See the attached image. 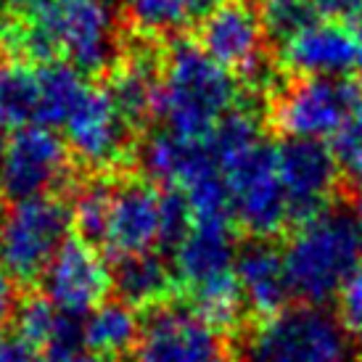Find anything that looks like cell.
Masks as SVG:
<instances>
[{
	"label": "cell",
	"instance_id": "obj_1",
	"mask_svg": "<svg viewBox=\"0 0 362 362\" xmlns=\"http://www.w3.org/2000/svg\"><path fill=\"white\" fill-rule=\"evenodd\" d=\"M0 40L16 59L66 61L82 74H101L119 59V21L109 0H40L6 21Z\"/></svg>",
	"mask_w": 362,
	"mask_h": 362
},
{
	"label": "cell",
	"instance_id": "obj_2",
	"mask_svg": "<svg viewBox=\"0 0 362 362\" xmlns=\"http://www.w3.org/2000/svg\"><path fill=\"white\" fill-rule=\"evenodd\" d=\"M228 191L230 220L254 238L270 241L293 225L283 188L275 143L262 132L257 117L233 111L209 135Z\"/></svg>",
	"mask_w": 362,
	"mask_h": 362
},
{
	"label": "cell",
	"instance_id": "obj_3",
	"mask_svg": "<svg viewBox=\"0 0 362 362\" xmlns=\"http://www.w3.org/2000/svg\"><path fill=\"white\" fill-rule=\"evenodd\" d=\"M241 85L196 40H175L161 56L159 93L153 117L161 130L185 138H209L222 122L238 111Z\"/></svg>",
	"mask_w": 362,
	"mask_h": 362
},
{
	"label": "cell",
	"instance_id": "obj_4",
	"mask_svg": "<svg viewBox=\"0 0 362 362\" xmlns=\"http://www.w3.org/2000/svg\"><path fill=\"white\" fill-rule=\"evenodd\" d=\"M291 291L304 304H325L362 264L360 217L325 209L293 228L283 246Z\"/></svg>",
	"mask_w": 362,
	"mask_h": 362
},
{
	"label": "cell",
	"instance_id": "obj_5",
	"mask_svg": "<svg viewBox=\"0 0 362 362\" xmlns=\"http://www.w3.org/2000/svg\"><path fill=\"white\" fill-rule=\"evenodd\" d=\"M238 246L230 220H193L172 249L175 281L191 296V307L214 328H230L243 315L235 278Z\"/></svg>",
	"mask_w": 362,
	"mask_h": 362
},
{
	"label": "cell",
	"instance_id": "obj_6",
	"mask_svg": "<svg viewBox=\"0 0 362 362\" xmlns=\"http://www.w3.org/2000/svg\"><path fill=\"white\" fill-rule=\"evenodd\" d=\"M191 222V206L177 191L153 180H111L109 214L98 249L117 259L159 254L175 249Z\"/></svg>",
	"mask_w": 362,
	"mask_h": 362
},
{
	"label": "cell",
	"instance_id": "obj_7",
	"mask_svg": "<svg viewBox=\"0 0 362 362\" xmlns=\"http://www.w3.org/2000/svg\"><path fill=\"white\" fill-rule=\"evenodd\" d=\"M241 362H357V349L336 315L320 304H299L254 322Z\"/></svg>",
	"mask_w": 362,
	"mask_h": 362
},
{
	"label": "cell",
	"instance_id": "obj_8",
	"mask_svg": "<svg viewBox=\"0 0 362 362\" xmlns=\"http://www.w3.org/2000/svg\"><path fill=\"white\" fill-rule=\"evenodd\" d=\"M267 37L264 8L254 0H220L196 21L199 48L257 88L267 82Z\"/></svg>",
	"mask_w": 362,
	"mask_h": 362
},
{
	"label": "cell",
	"instance_id": "obj_9",
	"mask_svg": "<svg viewBox=\"0 0 362 362\" xmlns=\"http://www.w3.org/2000/svg\"><path fill=\"white\" fill-rule=\"evenodd\" d=\"M71 228V206L61 196L16 202L0 233V264L16 283L40 281Z\"/></svg>",
	"mask_w": 362,
	"mask_h": 362
},
{
	"label": "cell",
	"instance_id": "obj_10",
	"mask_svg": "<svg viewBox=\"0 0 362 362\" xmlns=\"http://www.w3.org/2000/svg\"><path fill=\"white\" fill-rule=\"evenodd\" d=\"M360 106V93L344 77H296L275 93L270 119L283 138L333 141Z\"/></svg>",
	"mask_w": 362,
	"mask_h": 362
},
{
	"label": "cell",
	"instance_id": "obj_11",
	"mask_svg": "<svg viewBox=\"0 0 362 362\" xmlns=\"http://www.w3.org/2000/svg\"><path fill=\"white\" fill-rule=\"evenodd\" d=\"M71 153L64 138L48 127H21L6 138L0 153V196L27 202L37 196H59L69 182Z\"/></svg>",
	"mask_w": 362,
	"mask_h": 362
},
{
	"label": "cell",
	"instance_id": "obj_12",
	"mask_svg": "<svg viewBox=\"0 0 362 362\" xmlns=\"http://www.w3.org/2000/svg\"><path fill=\"white\" fill-rule=\"evenodd\" d=\"M135 362H228V349L209 320L193 307L159 304L143 320Z\"/></svg>",
	"mask_w": 362,
	"mask_h": 362
},
{
	"label": "cell",
	"instance_id": "obj_13",
	"mask_svg": "<svg viewBox=\"0 0 362 362\" xmlns=\"http://www.w3.org/2000/svg\"><path fill=\"white\" fill-rule=\"evenodd\" d=\"M61 132L69 153L88 170H114L132 151V122L111 101L106 88L90 85Z\"/></svg>",
	"mask_w": 362,
	"mask_h": 362
},
{
	"label": "cell",
	"instance_id": "obj_14",
	"mask_svg": "<svg viewBox=\"0 0 362 362\" xmlns=\"http://www.w3.org/2000/svg\"><path fill=\"white\" fill-rule=\"evenodd\" d=\"M42 296L71 317H85L98 304L106 302L111 286V272L106 267L98 246L82 241H66L51 264L42 272Z\"/></svg>",
	"mask_w": 362,
	"mask_h": 362
},
{
	"label": "cell",
	"instance_id": "obj_15",
	"mask_svg": "<svg viewBox=\"0 0 362 362\" xmlns=\"http://www.w3.org/2000/svg\"><path fill=\"white\" fill-rule=\"evenodd\" d=\"M275 156H278V170L288 196L293 225L331 209L339 177H341L333 148H325L317 141L283 138L281 143H275Z\"/></svg>",
	"mask_w": 362,
	"mask_h": 362
},
{
	"label": "cell",
	"instance_id": "obj_16",
	"mask_svg": "<svg viewBox=\"0 0 362 362\" xmlns=\"http://www.w3.org/2000/svg\"><path fill=\"white\" fill-rule=\"evenodd\" d=\"M357 30L344 19L315 16L281 37L278 61L296 77H344L357 66Z\"/></svg>",
	"mask_w": 362,
	"mask_h": 362
},
{
	"label": "cell",
	"instance_id": "obj_17",
	"mask_svg": "<svg viewBox=\"0 0 362 362\" xmlns=\"http://www.w3.org/2000/svg\"><path fill=\"white\" fill-rule=\"evenodd\" d=\"M235 278L243 296V307L259 317H270L275 312L286 310L293 296L283 252L262 238H254L252 243L238 249Z\"/></svg>",
	"mask_w": 362,
	"mask_h": 362
},
{
	"label": "cell",
	"instance_id": "obj_18",
	"mask_svg": "<svg viewBox=\"0 0 362 362\" xmlns=\"http://www.w3.org/2000/svg\"><path fill=\"white\" fill-rule=\"evenodd\" d=\"M16 336L45 362H69L82 354V317L53 307L45 296H27L16 304Z\"/></svg>",
	"mask_w": 362,
	"mask_h": 362
},
{
	"label": "cell",
	"instance_id": "obj_19",
	"mask_svg": "<svg viewBox=\"0 0 362 362\" xmlns=\"http://www.w3.org/2000/svg\"><path fill=\"white\" fill-rule=\"evenodd\" d=\"M161 59L148 51H132L111 64L106 77V93L119 111L132 122H146L156 111V93H159Z\"/></svg>",
	"mask_w": 362,
	"mask_h": 362
},
{
	"label": "cell",
	"instance_id": "obj_20",
	"mask_svg": "<svg viewBox=\"0 0 362 362\" xmlns=\"http://www.w3.org/2000/svg\"><path fill=\"white\" fill-rule=\"evenodd\" d=\"M42 85L40 64L27 59H0V127H40Z\"/></svg>",
	"mask_w": 362,
	"mask_h": 362
},
{
	"label": "cell",
	"instance_id": "obj_21",
	"mask_svg": "<svg viewBox=\"0 0 362 362\" xmlns=\"http://www.w3.org/2000/svg\"><path fill=\"white\" fill-rule=\"evenodd\" d=\"M141 328L143 322L135 307L124 304L122 299L119 302L106 299L82 317V344L90 354L114 362L135 349Z\"/></svg>",
	"mask_w": 362,
	"mask_h": 362
},
{
	"label": "cell",
	"instance_id": "obj_22",
	"mask_svg": "<svg viewBox=\"0 0 362 362\" xmlns=\"http://www.w3.org/2000/svg\"><path fill=\"white\" fill-rule=\"evenodd\" d=\"M111 286L117 288L124 304L135 310H153L167 302L175 286V272L161 254H135L117 259V267L111 272Z\"/></svg>",
	"mask_w": 362,
	"mask_h": 362
},
{
	"label": "cell",
	"instance_id": "obj_23",
	"mask_svg": "<svg viewBox=\"0 0 362 362\" xmlns=\"http://www.w3.org/2000/svg\"><path fill=\"white\" fill-rule=\"evenodd\" d=\"M202 16L196 0H127V19L143 37H170Z\"/></svg>",
	"mask_w": 362,
	"mask_h": 362
},
{
	"label": "cell",
	"instance_id": "obj_24",
	"mask_svg": "<svg viewBox=\"0 0 362 362\" xmlns=\"http://www.w3.org/2000/svg\"><path fill=\"white\" fill-rule=\"evenodd\" d=\"M109 199H111V180L98 177V180L85 182L74 202H71V225L80 233L82 241L98 246L109 214Z\"/></svg>",
	"mask_w": 362,
	"mask_h": 362
},
{
	"label": "cell",
	"instance_id": "obj_25",
	"mask_svg": "<svg viewBox=\"0 0 362 362\" xmlns=\"http://www.w3.org/2000/svg\"><path fill=\"white\" fill-rule=\"evenodd\" d=\"M333 153L346 185L362 196V103L352 114V119L344 124V130L333 138Z\"/></svg>",
	"mask_w": 362,
	"mask_h": 362
},
{
	"label": "cell",
	"instance_id": "obj_26",
	"mask_svg": "<svg viewBox=\"0 0 362 362\" xmlns=\"http://www.w3.org/2000/svg\"><path fill=\"white\" fill-rule=\"evenodd\" d=\"M336 317L352 339L362 341V267L344 283L336 296Z\"/></svg>",
	"mask_w": 362,
	"mask_h": 362
},
{
	"label": "cell",
	"instance_id": "obj_27",
	"mask_svg": "<svg viewBox=\"0 0 362 362\" xmlns=\"http://www.w3.org/2000/svg\"><path fill=\"white\" fill-rule=\"evenodd\" d=\"M0 362H45V360L24 339L0 333Z\"/></svg>",
	"mask_w": 362,
	"mask_h": 362
},
{
	"label": "cell",
	"instance_id": "obj_28",
	"mask_svg": "<svg viewBox=\"0 0 362 362\" xmlns=\"http://www.w3.org/2000/svg\"><path fill=\"white\" fill-rule=\"evenodd\" d=\"M16 281L11 278L6 267L0 264V328L13 317L16 312Z\"/></svg>",
	"mask_w": 362,
	"mask_h": 362
},
{
	"label": "cell",
	"instance_id": "obj_29",
	"mask_svg": "<svg viewBox=\"0 0 362 362\" xmlns=\"http://www.w3.org/2000/svg\"><path fill=\"white\" fill-rule=\"evenodd\" d=\"M40 0H0V16L8 19H19L24 13H30Z\"/></svg>",
	"mask_w": 362,
	"mask_h": 362
},
{
	"label": "cell",
	"instance_id": "obj_30",
	"mask_svg": "<svg viewBox=\"0 0 362 362\" xmlns=\"http://www.w3.org/2000/svg\"><path fill=\"white\" fill-rule=\"evenodd\" d=\"M357 42H360V48H357V66L354 69L360 71V85H362V19L357 21Z\"/></svg>",
	"mask_w": 362,
	"mask_h": 362
},
{
	"label": "cell",
	"instance_id": "obj_31",
	"mask_svg": "<svg viewBox=\"0 0 362 362\" xmlns=\"http://www.w3.org/2000/svg\"><path fill=\"white\" fill-rule=\"evenodd\" d=\"M69 362H111V360H103V357H98V354H77L74 360H69Z\"/></svg>",
	"mask_w": 362,
	"mask_h": 362
},
{
	"label": "cell",
	"instance_id": "obj_32",
	"mask_svg": "<svg viewBox=\"0 0 362 362\" xmlns=\"http://www.w3.org/2000/svg\"><path fill=\"white\" fill-rule=\"evenodd\" d=\"M196 3H199V8H202V13L206 8H211V6H214V3H220V0H196Z\"/></svg>",
	"mask_w": 362,
	"mask_h": 362
},
{
	"label": "cell",
	"instance_id": "obj_33",
	"mask_svg": "<svg viewBox=\"0 0 362 362\" xmlns=\"http://www.w3.org/2000/svg\"><path fill=\"white\" fill-rule=\"evenodd\" d=\"M6 206H3V196H0V233H3V225H6Z\"/></svg>",
	"mask_w": 362,
	"mask_h": 362
},
{
	"label": "cell",
	"instance_id": "obj_34",
	"mask_svg": "<svg viewBox=\"0 0 362 362\" xmlns=\"http://www.w3.org/2000/svg\"><path fill=\"white\" fill-rule=\"evenodd\" d=\"M6 138H8V135H6V130L0 127V153H3V146H6Z\"/></svg>",
	"mask_w": 362,
	"mask_h": 362
},
{
	"label": "cell",
	"instance_id": "obj_35",
	"mask_svg": "<svg viewBox=\"0 0 362 362\" xmlns=\"http://www.w3.org/2000/svg\"><path fill=\"white\" fill-rule=\"evenodd\" d=\"M357 217H360V228H362V214H357Z\"/></svg>",
	"mask_w": 362,
	"mask_h": 362
}]
</instances>
